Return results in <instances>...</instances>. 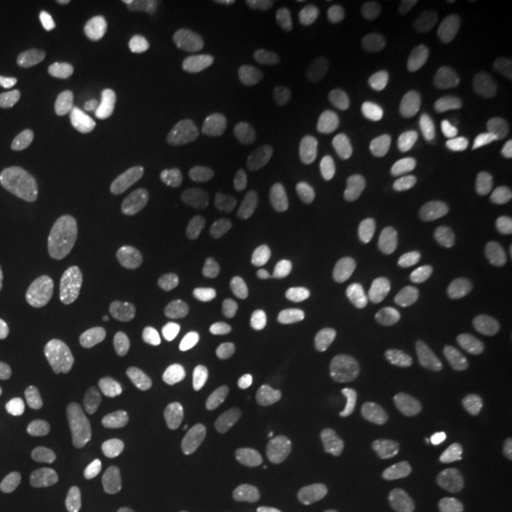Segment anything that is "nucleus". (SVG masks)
<instances>
[{"label":"nucleus","instance_id":"0eeeda50","mask_svg":"<svg viewBox=\"0 0 512 512\" xmlns=\"http://www.w3.org/2000/svg\"><path fill=\"white\" fill-rule=\"evenodd\" d=\"M220 200L202 188H163L146 202V220L165 234L200 237L220 222Z\"/></svg>","mask_w":512,"mask_h":512},{"label":"nucleus","instance_id":"4468645a","mask_svg":"<svg viewBox=\"0 0 512 512\" xmlns=\"http://www.w3.org/2000/svg\"><path fill=\"white\" fill-rule=\"evenodd\" d=\"M9 512H74L69 504L63 501H55V498H37V501H26V504H18Z\"/></svg>","mask_w":512,"mask_h":512},{"label":"nucleus","instance_id":"9b49d317","mask_svg":"<svg viewBox=\"0 0 512 512\" xmlns=\"http://www.w3.org/2000/svg\"><path fill=\"white\" fill-rule=\"evenodd\" d=\"M120 63L137 92H154L165 83V66L146 37L128 32L120 40Z\"/></svg>","mask_w":512,"mask_h":512},{"label":"nucleus","instance_id":"39448f33","mask_svg":"<svg viewBox=\"0 0 512 512\" xmlns=\"http://www.w3.org/2000/svg\"><path fill=\"white\" fill-rule=\"evenodd\" d=\"M220 325V279L197 271L177 282L165 305V336L177 348H191Z\"/></svg>","mask_w":512,"mask_h":512},{"label":"nucleus","instance_id":"dca6fc26","mask_svg":"<svg viewBox=\"0 0 512 512\" xmlns=\"http://www.w3.org/2000/svg\"><path fill=\"white\" fill-rule=\"evenodd\" d=\"M177 12H185V15H197V12H205L208 9V0H174L171 3Z\"/></svg>","mask_w":512,"mask_h":512},{"label":"nucleus","instance_id":"2eb2a0df","mask_svg":"<svg viewBox=\"0 0 512 512\" xmlns=\"http://www.w3.org/2000/svg\"><path fill=\"white\" fill-rule=\"evenodd\" d=\"M379 512H433L430 510V504L424 501V498H402V501H396V504H390V507H384Z\"/></svg>","mask_w":512,"mask_h":512},{"label":"nucleus","instance_id":"9d476101","mask_svg":"<svg viewBox=\"0 0 512 512\" xmlns=\"http://www.w3.org/2000/svg\"><path fill=\"white\" fill-rule=\"evenodd\" d=\"M387 146L396 157L424 160L447 146V128L424 106H404L387 123Z\"/></svg>","mask_w":512,"mask_h":512},{"label":"nucleus","instance_id":"6e6552de","mask_svg":"<svg viewBox=\"0 0 512 512\" xmlns=\"http://www.w3.org/2000/svg\"><path fill=\"white\" fill-rule=\"evenodd\" d=\"M100 396L89 387H77L52 404L35 427V447L43 453H63L89 439L100 419Z\"/></svg>","mask_w":512,"mask_h":512},{"label":"nucleus","instance_id":"423d86ee","mask_svg":"<svg viewBox=\"0 0 512 512\" xmlns=\"http://www.w3.org/2000/svg\"><path fill=\"white\" fill-rule=\"evenodd\" d=\"M382 23L399 35H433L461 43L473 23V3L464 0H396Z\"/></svg>","mask_w":512,"mask_h":512},{"label":"nucleus","instance_id":"f3484780","mask_svg":"<svg viewBox=\"0 0 512 512\" xmlns=\"http://www.w3.org/2000/svg\"><path fill=\"white\" fill-rule=\"evenodd\" d=\"M501 427H504L507 433H512V393L507 396L504 407H501Z\"/></svg>","mask_w":512,"mask_h":512},{"label":"nucleus","instance_id":"a211bd4d","mask_svg":"<svg viewBox=\"0 0 512 512\" xmlns=\"http://www.w3.org/2000/svg\"><path fill=\"white\" fill-rule=\"evenodd\" d=\"M490 512H512V507H510V510H490Z\"/></svg>","mask_w":512,"mask_h":512},{"label":"nucleus","instance_id":"f8f14e48","mask_svg":"<svg viewBox=\"0 0 512 512\" xmlns=\"http://www.w3.org/2000/svg\"><path fill=\"white\" fill-rule=\"evenodd\" d=\"M52 248L49 234H35V231H12L0 228V256L12 265H29Z\"/></svg>","mask_w":512,"mask_h":512},{"label":"nucleus","instance_id":"f03ea898","mask_svg":"<svg viewBox=\"0 0 512 512\" xmlns=\"http://www.w3.org/2000/svg\"><path fill=\"white\" fill-rule=\"evenodd\" d=\"M348 311V282L336 268H313L305 279V302L288 328L285 345L293 356L311 359L336 345Z\"/></svg>","mask_w":512,"mask_h":512},{"label":"nucleus","instance_id":"ddd939ff","mask_svg":"<svg viewBox=\"0 0 512 512\" xmlns=\"http://www.w3.org/2000/svg\"><path fill=\"white\" fill-rule=\"evenodd\" d=\"M296 319L291 299H271L265 305H259L254 313V328L262 333H276V330H288Z\"/></svg>","mask_w":512,"mask_h":512},{"label":"nucleus","instance_id":"7ed1b4c3","mask_svg":"<svg viewBox=\"0 0 512 512\" xmlns=\"http://www.w3.org/2000/svg\"><path fill=\"white\" fill-rule=\"evenodd\" d=\"M322 89V69L308 49H285L262 63L254 77V100L276 123L305 117Z\"/></svg>","mask_w":512,"mask_h":512},{"label":"nucleus","instance_id":"1a4fd4ad","mask_svg":"<svg viewBox=\"0 0 512 512\" xmlns=\"http://www.w3.org/2000/svg\"><path fill=\"white\" fill-rule=\"evenodd\" d=\"M60 296V274L43 268L35 274L12 276L0 282V322L29 325L49 311Z\"/></svg>","mask_w":512,"mask_h":512},{"label":"nucleus","instance_id":"f257e3e1","mask_svg":"<svg viewBox=\"0 0 512 512\" xmlns=\"http://www.w3.org/2000/svg\"><path fill=\"white\" fill-rule=\"evenodd\" d=\"M211 365L228 390L251 402L274 396L288 379L282 359L234 322H220L211 333Z\"/></svg>","mask_w":512,"mask_h":512},{"label":"nucleus","instance_id":"20e7f679","mask_svg":"<svg viewBox=\"0 0 512 512\" xmlns=\"http://www.w3.org/2000/svg\"><path fill=\"white\" fill-rule=\"evenodd\" d=\"M134 177V157L120 148H86L60 160L52 191L66 202H89L123 188Z\"/></svg>","mask_w":512,"mask_h":512}]
</instances>
